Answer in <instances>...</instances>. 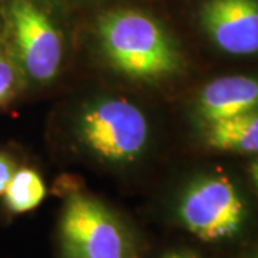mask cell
I'll use <instances>...</instances> for the list:
<instances>
[{
	"label": "cell",
	"mask_w": 258,
	"mask_h": 258,
	"mask_svg": "<svg viewBox=\"0 0 258 258\" xmlns=\"http://www.w3.org/2000/svg\"><path fill=\"white\" fill-rule=\"evenodd\" d=\"M96 32L108 62L125 76L155 81L182 69V56L174 40L159 23L141 12L105 13Z\"/></svg>",
	"instance_id": "cell-1"
},
{
	"label": "cell",
	"mask_w": 258,
	"mask_h": 258,
	"mask_svg": "<svg viewBox=\"0 0 258 258\" xmlns=\"http://www.w3.org/2000/svg\"><path fill=\"white\" fill-rule=\"evenodd\" d=\"M59 238L63 258H137L125 222L99 200L72 194L63 207Z\"/></svg>",
	"instance_id": "cell-2"
},
{
	"label": "cell",
	"mask_w": 258,
	"mask_h": 258,
	"mask_svg": "<svg viewBox=\"0 0 258 258\" xmlns=\"http://www.w3.org/2000/svg\"><path fill=\"white\" fill-rule=\"evenodd\" d=\"M78 132L86 147L111 162H131L148 142L144 112L126 99H103L88 106L79 118Z\"/></svg>",
	"instance_id": "cell-3"
},
{
	"label": "cell",
	"mask_w": 258,
	"mask_h": 258,
	"mask_svg": "<svg viewBox=\"0 0 258 258\" xmlns=\"http://www.w3.org/2000/svg\"><path fill=\"white\" fill-rule=\"evenodd\" d=\"M6 23L9 53L20 74L40 83L53 79L62 63L63 45L50 19L32 0H9Z\"/></svg>",
	"instance_id": "cell-4"
},
{
	"label": "cell",
	"mask_w": 258,
	"mask_h": 258,
	"mask_svg": "<svg viewBox=\"0 0 258 258\" xmlns=\"http://www.w3.org/2000/svg\"><path fill=\"white\" fill-rule=\"evenodd\" d=\"M244 204L225 176H207L194 182L178 204V218L197 238L212 242L230 238L244 221Z\"/></svg>",
	"instance_id": "cell-5"
},
{
	"label": "cell",
	"mask_w": 258,
	"mask_h": 258,
	"mask_svg": "<svg viewBox=\"0 0 258 258\" xmlns=\"http://www.w3.org/2000/svg\"><path fill=\"white\" fill-rule=\"evenodd\" d=\"M201 22L222 52L238 56L258 53V0H207Z\"/></svg>",
	"instance_id": "cell-6"
},
{
	"label": "cell",
	"mask_w": 258,
	"mask_h": 258,
	"mask_svg": "<svg viewBox=\"0 0 258 258\" xmlns=\"http://www.w3.org/2000/svg\"><path fill=\"white\" fill-rule=\"evenodd\" d=\"M258 111V79L249 76H222L203 89L198 112L210 123L231 116Z\"/></svg>",
	"instance_id": "cell-7"
},
{
	"label": "cell",
	"mask_w": 258,
	"mask_h": 258,
	"mask_svg": "<svg viewBox=\"0 0 258 258\" xmlns=\"http://www.w3.org/2000/svg\"><path fill=\"white\" fill-rule=\"evenodd\" d=\"M205 141L220 151L258 154V111L207 123Z\"/></svg>",
	"instance_id": "cell-8"
},
{
	"label": "cell",
	"mask_w": 258,
	"mask_h": 258,
	"mask_svg": "<svg viewBox=\"0 0 258 258\" xmlns=\"http://www.w3.org/2000/svg\"><path fill=\"white\" fill-rule=\"evenodd\" d=\"M46 197V185L32 168L16 169L3 194L5 205L12 214H26L37 208Z\"/></svg>",
	"instance_id": "cell-9"
},
{
	"label": "cell",
	"mask_w": 258,
	"mask_h": 258,
	"mask_svg": "<svg viewBox=\"0 0 258 258\" xmlns=\"http://www.w3.org/2000/svg\"><path fill=\"white\" fill-rule=\"evenodd\" d=\"M20 71L8 50L0 47V106L12 102L19 92Z\"/></svg>",
	"instance_id": "cell-10"
},
{
	"label": "cell",
	"mask_w": 258,
	"mask_h": 258,
	"mask_svg": "<svg viewBox=\"0 0 258 258\" xmlns=\"http://www.w3.org/2000/svg\"><path fill=\"white\" fill-rule=\"evenodd\" d=\"M16 169L18 168H16L13 158L5 152H0V197L6 191Z\"/></svg>",
	"instance_id": "cell-11"
},
{
	"label": "cell",
	"mask_w": 258,
	"mask_h": 258,
	"mask_svg": "<svg viewBox=\"0 0 258 258\" xmlns=\"http://www.w3.org/2000/svg\"><path fill=\"white\" fill-rule=\"evenodd\" d=\"M161 258H198L195 254L189 251H169L165 252Z\"/></svg>",
	"instance_id": "cell-12"
},
{
	"label": "cell",
	"mask_w": 258,
	"mask_h": 258,
	"mask_svg": "<svg viewBox=\"0 0 258 258\" xmlns=\"http://www.w3.org/2000/svg\"><path fill=\"white\" fill-rule=\"evenodd\" d=\"M251 175H252V178H254V181H255V184H257V188H258V161L251 165Z\"/></svg>",
	"instance_id": "cell-13"
}]
</instances>
